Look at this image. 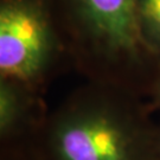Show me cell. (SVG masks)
<instances>
[{
	"label": "cell",
	"instance_id": "8",
	"mask_svg": "<svg viewBox=\"0 0 160 160\" xmlns=\"http://www.w3.org/2000/svg\"><path fill=\"white\" fill-rule=\"evenodd\" d=\"M155 149H157V160H160V123L157 125L155 134Z\"/></svg>",
	"mask_w": 160,
	"mask_h": 160
},
{
	"label": "cell",
	"instance_id": "7",
	"mask_svg": "<svg viewBox=\"0 0 160 160\" xmlns=\"http://www.w3.org/2000/svg\"><path fill=\"white\" fill-rule=\"evenodd\" d=\"M149 95L152 98V103L157 109H160V65L157 69L153 78L149 83Z\"/></svg>",
	"mask_w": 160,
	"mask_h": 160
},
{
	"label": "cell",
	"instance_id": "4",
	"mask_svg": "<svg viewBox=\"0 0 160 160\" xmlns=\"http://www.w3.org/2000/svg\"><path fill=\"white\" fill-rule=\"evenodd\" d=\"M38 90L12 80L0 78V142L32 141L46 115Z\"/></svg>",
	"mask_w": 160,
	"mask_h": 160
},
{
	"label": "cell",
	"instance_id": "2",
	"mask_svg": "<svg viewBox=\"0 0 160 160\" xmlns=\"http://www.w3.org/2000/svg\"><path fill=\"white\" fill-rule=\"evenodd\" d=\"M59 25L94 81L132 90L140 76L152 81L159 63L141 39L137 0H59Z\"/></svg>",
	"mask_w": 160,
	"mask_h": 160
},
{
	"label": "cell",
	"instance_id": "6",
	"mask_svg": "<svg viewBox=\"0 0 160 160\" xmlns=\"http://www.w3.org/2000/svg\"><path fill=\"white\" fill-rule=\"evenodd\" d=\"M0 160H43L33 141L1 146Z\"/></svg>",
	"mask_w": 160,
	"mask_h": 160
},
{
	"label": "cell",
	"instance_id": "3",
	"mask_svg": "<svg viewBox=\"0 0 160 160\" xmlns=\"http://www.w3.org/2000/svg\"><path fill=\"white\" fill-rule=\"evenodd\" d=\"M52 0H0V78L36 90L64 51Z\"/></svg>",
	"mask_w": 160,
	"mask_h": 160
},
{
	"label": "cell",
	"instance_id": "5",
	"mask_svg": "<svg viewBox=\"0 0 160 160\" xmlns=\"http://www.w3.org/2000/svg\"><path fill=\"white\" fill-rule=\"evenodd\" d=\"M137 20L146 49L160 64V0H137Z\"/></svg>",
	"mask_w": 160,
	"mask_h": 160
},
{
	"label": "cell",
	"instance_id": "1",
	"mask_svg": "<svg viewBox=\"0 0 160 160\" xmlns=\"http://www.w3.org/2000/svg\"><path fill=\"white\" fill-rule=\"evenodd\" d=\"M155 134L134 90L94 81L46 115L32 141L43 160H157Z\"/></svg>",
	"mask_w": 160,
	"mask_h": 160
}]
</instances>
